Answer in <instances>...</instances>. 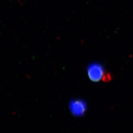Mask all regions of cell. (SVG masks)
<instances>
[{"label":"cell","instance_id":"2","mask_svg":"<svg viewBox=\"0 0 133 133\" xmlns=\"http://www.w3.org/2000/svg\"><path fill=\"white\" fill-rule=\"evenodd\" d=\"M69 109L73 115L76 116H82L87 110V105L84 101L81 99H75L69 104Z\"/></svg>","mask_w":133,"mask_h":133},{"label":"cell","instance_id":"1","mask_svg":"<svg viewBox=\"0 0 133 133\" xmlns=\"http://www.w3.org/2000/svg\"><path fill=\"white\" fill-rule=\"evenodd\" d=\"M87 71L90 79L95 82L103 80L106 73L102 65L97 63L90 64L88 66Z\"/></svg>","mask_w":133,"mask_h":133}]
</instances>
